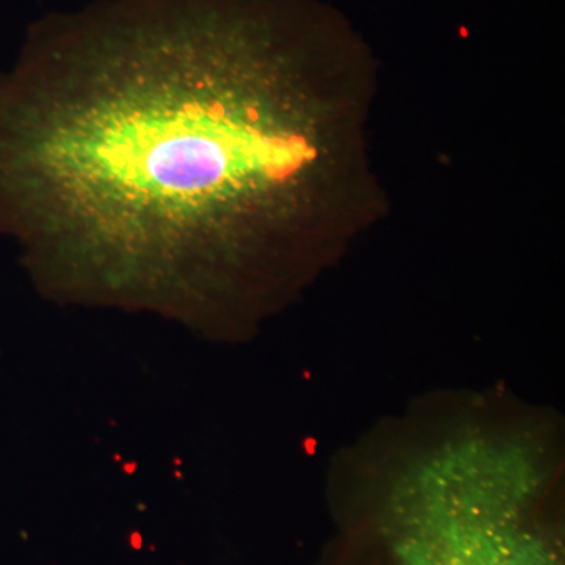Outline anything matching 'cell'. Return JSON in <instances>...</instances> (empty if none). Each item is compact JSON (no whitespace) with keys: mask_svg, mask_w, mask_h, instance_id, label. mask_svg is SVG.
<instances>
[{"mask_svg":"<svg viewBox=\"0 0 565 565\" xmlns=\"http://www.w3.org/2000/svg\"><path fill=\"white\" fill-rule=\"evenodd\" d=\"M281 74L189 41L51 57L14 96L18 214L52 239L128 250L275 214L313 150Z\"/></svg>","mask_w":565,"mask_h":565,"instance_id":"6da1fadb","label":"cell"},{"mask_svg":"<svg viewBox=\"0 0 565 565\" xmlns=\"http://www.w3.org/2000/svg\"><path fill=\"white\" fill-rule=\"evenodd\" d=\"M498 479L484 451L467 449L407 487L394 505L399 565H561L559 555L527 527L533 486Z\"/></svg>","mask_w":565,"mask_h":565,"instance_id":"7a4b0ae2","label":"cell"}]
</instances>
